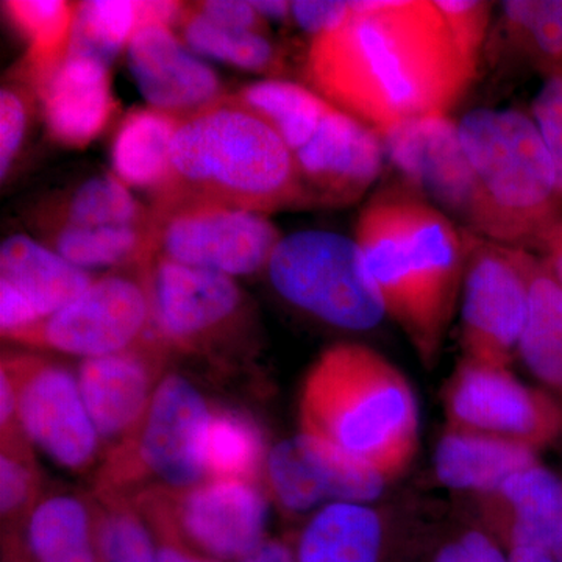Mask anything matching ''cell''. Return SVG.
<instances>
[{"label": "cell", "mask_w": 562, "mask_h": 562, "mask_svg": "<svg viewBox=\"0 0 562 562\" xmlns=\"http://www.w3.org/2000/svg\"><path fill=\"white\" fill-rule=\"evenodd\" d=\"M154 214L155 254L228 277L266 271L283 235L269 216L225 206Z\"/></svg>", "instance_id": "obj_13"}, {"label": "cell", "mask_w": 562, "mask_h": 562, "mask_svg": "<svg viewBox=\"0 0 562 562\" xmlns=\"http://www.w3.org/2000/svg\"><path fill=\"white\" fill-rule=\"evenodd\" d=\"M155 542H157L158 562H221L192 552L171 539L155 538Z\"/></svg>", "instance_id": "obj_45"}, {"label": "cell", "mask_w": 562, "mask_h": 562, "mask_svg": "<svg viewBox=\"0 0 562 562\" xmlns=\"http://www.w3.org/2000/svg\"><path fill=\"white\" fill-rule=\"evenodd\" d=\"M40 110L38 98L25 81L10 76L0 90V179H9L25 140L33 116Z\"/></svg>", "instance_id": "obj_37"}, {"label": "cell", "mask_w": 562, "mask_h": 562, "mask_svg": "<svg viewBox=\"0 0 562 562\" xmlns=\"http://www.w3.org/2000/svg\"><path fill=\"white\" fill-rule=\"evenodd\" d=\"M251 5L268 22L276 21L286 24V22L292 21V2H284V0H254Z\"/></svg>", "instance_id": "obj_46"}, {"label": "cell", "mask_w": 562, "mask_h": 562, "mask_svg": "<svg viewBox=\"0 0 562 562\" xmlns=\"http://www.w3.org/2000/svg\"><path fill=\"white\" fill-rule=\"evenodd\" d=\"M172 351L154 328L138 344L80 362L79 387L102 443V457L139 427L165 379Z\"/></svg>", "instance_id": "obj_15"}, {"label": "cell", "mask_w": 562, "mask_h": 562, "mask_svg": "<svg viewBox=\"0 0 562 562\" xmlns=\"http://www.w3.org/2000/svg\"><path fill=\"white\" fill-rule=\"evenodd\" d=\"M535 464V450L525 443L452 425L435 454L438 479L461 491L497 492L509 476Z\"/></svg>", "instance_id": "obj_24"}, {"label": "cell", "mask_w": 562, "mask_h": 562, "mask_svg": "<svg viewBox=\"0 0 562 562\" xmlns=\"http://www.w3.org/2000/svg\"><path fill=\"white\" fill-rule=\"evenodd\" d=\"M452 427L497 436L535 447L558 427L557 412L509 369L462 361L446 390Z\"/></svg>", "instance_id": "obj_17"}, {"label": "cell", "mask_w": 562, "mask_h": 562, "mask_svg": "<svg viewBox=\"0 0 562 562\" xmlns=\"http://www.w3.org/2000/svg\"><path fill=\"white\" fill-rule=\"evenodd\" d=\"M355 241L384 314L432 366L457 312L465 231L406 184L376 192L355 225Z\"/></svg>", "instance_id": "obj_2"}, {"label": "cell", "mask_w": 562, "mask_h": 562, "mask_svg": "<svg viewBox=\"0 0 562 562\" xmlns=\"http://www.w3.org/2000/svg\"><path fill=\"white\" fill-rule=\"evenodd\" d=\"M79 3L65 0H9L3 13L27 44L24 58L11 72L29 87L57 68L68 55Z\"/></svg>", "instance_id": "obj_28"}, {"label": "cell", "mask_w": 562, "mask_h": 562, "mask_svg": "<svg viewBox=\"0 0 562 562\" xmlns=\"http://www.w3.org/2000/svg\"><path fill=\"white\" fill-rule=\"evenodd\" d=\"M335 31L310 40L305 85L375 128L450 114L476 79L435 0H353Z\"/></svg>", "instance_id": "obj_1"}, {"label": "cell", "mask_w": 562, "mask_h": 562, "mask_svg": "<svg viewBox=\"0 0 562 562\" xmlns=\"http://www.w3.org/2000/svg\"><path fill=\"white\" fill-rule=\"evenodd\" d=\"M155 538L221 562H243L266 541L268 503L258 484L205 480L151 490L132 502Z\"/></svg>", "instance_id": "obj_8"}, {"label": "cell", "mask_w": 562, "mask_h": 562, "mask_svg": "<svg viewBox=\"0 0 562 562\" xmlns=\"http://www.w3.org/2000/svg\"><path fill=\"white\" fill-rule=\"evenodd\" d=\"M509 562H557L552 553L535 549V547L517 546L508 549Z\"/></svg>", "instance_id": "obj_47"}, {"label": "cell", "mask_w": 562, "mask_h": 562, "mask_svg": "<svg viewBox=\"0 0 562 562\" xmlns=\"http://www.w3.org/2000/svg\"><path fill=\"white\" fill-rule=\"evenodd\" d=\"M265 480L277 505L291 514L325 501L358 502L369 490V473L361 462L303 432L273 447Z\"/></svg>", "instance_id": "obj_20"}, {"label": "cell", "mask_w": 562, "mask_h": 562, "mask_svg": "<svg viewBox=\"0 0 562 562\" xmlns=\"http://www.w3.org/2000/svg\"><path fill=\"white\" fill-rule=\"evenodd\" d=\"M138 2L131 0H90L79 2L68 54L94 58L113 65L122 50H127L138 29Z\"/></svg>", "instance_id": "obj_34"}, {"label": "cell", "mask_w": 562, "mask_h": 562, "mask_svg": "<svg viewBox=\"0 0 562 562\" xmlns=\"http://www.w3.org/2000/svg\"><path fill=\"white\" fill-rule=\"evenodd\" d=\"M308 206L341 209L360 202L382 176V135L331 106L313 138L294 151Z\"/></svg>", "instance_id": "obj_16"}, {"label": "cell", "mask_w": 562, "mask_h": 562, "mask_svg": "<svg viewBox=\"0 0 562 562\" xmlns=\"http://www.w3.org/2000/svg\"><path fill=\"white\" fill-rule=\"evenodd\" d=\"M151 222L150 206H144L113 172L91 177L70 190L49 195L29 216L32 231L131 227Z\"/></svg>", "instance_id": "obj_25"}, {"label": "cell", "mask_w": 562, "mask_h": 562, "mask_svg": "<svg viewBox=\"0 0 562 562\" xmlns=\"http://www.w3.org/2000/svg\"><path fill=\"white\" fill-rule=\"evenodd\" d=\"M535 250L539 251V257L562 286V220L542 236Z\"/></svg>", "instance_id": "obj_43"}, {"label": "cell", "mask_w": 562, "mask_h": 562, "mask_svg": "<svg viewBox=\"0 0 562 562\" xmlns=\"http://www.w3.org/2000/svg\"><path fill=\"white\" fill-rule=\"evenodd\" d=\"M181 120L179 114L150 106L128 111L111 146L114 176L128 188L154 194L168 173L169 154Z\"/></svg>", "instance_id": "obj_27"}, {"label": "cell", "mask_w": 562, "mask_h": 562, "mask_svg": "<svg viewBox=\"0 0 562 562\" xmlns=\"http://www.w3.org/2000/svg\"><path fill=\"white\" fill-rule=\"evenodd\" d=\"M517 353L536 379L562 391V286L541 257L532 272L530 312Z\"/></svg>", "instance_id": "obj_32"}, {"label": "cell", "mask_w": 562, "mask_h": 562, "mask_svg": "<svg viewBox=\"0 0 562 562\" xmlns=\"http://www.w3.org/2000/svg\"><path fill=\"white\" fill-rule=\"evenodd\" d=\"M531 117L552 158L562 198V72L543 80L531 103Z\"/></svg>", "instance_id": "obj_39"}, {"label": "cell", "mask_w": 562, "mask_h": 562, "mask_svg": "<svg viewBox=\"0 0 562 562\" xmlns=\"http://www.w3.org/2000/svg\"><path fill=\"white\" fill-rule=\"evenodd\" d=\"M266 272L283 301L333 327L372 330L386 317L360 247L339 233L283 236Z\"/></svg>", "instance_id": "obj_7"}, {"label": "cell", "mask_w": 562, "mask_h": 562, "mask_svg": "<svg viewBox=\"0 0 562 562\" xmlns=\"http://www.w3.org/2000/svg\"><path fill=\"white\" fill-rule=\"evenodd\" d=\"M173 31L194 54L214 58L250 72L281 76L286 69L284 55L271 36L222 27L183 3Z\"/></svg>", "instance_id": "obj_31"}, {"label": "cell", "mask_w": 562, "mask_h": 562, "mask_svg": "<svg viewBox=\"0 0 562 562\" xmlns=\"http://www.w3.org/2000/svg\"><path fill=\"white\" fill-rule=\"evenodd\" d=\"M191 3L199 13L209 18L214 24L222 25V27L271 36V24L255 10L251 2H243V0H202V2Z\"/></svg>", "instance_id": "obj_40"}, {"label": "cell", "mask_w": 562, "mask_h": 562, "mask_svg": "<svg viewBox=\"0 0 562 562\" xmlns=\"http://www.w3.org/2000/svg\"><path fill=\"white\" fill-rule=\"evenodd\" d=\"M554 560H557V562H562V549L560 550V552L554 554Z\"/></svg>", "instance_id": "obj_48"}, {"label": "cell", "mask_w": 562, "mask_h": 562, "mask_svg": "<svg viewBox=\"0 0 562 562\" xmlns=\"http://www.w3.org/2000/svg\"><path fill=\"white\" fill-rule=\"evenodd\" d=\"M206 480L258 484L265 479L266 446L257 422L233 408H211L202 436Z\"/></svg>", "instance_id": "obj_30"}, {"label": "cell", "mask_w": 562, "mask_h": 562, "mask_svg": "<svg viewBox=\"0 0 562 562\" xmlns=\"http://www.w3.org/2000/svg\"><path fill=\"white\" fill-rule=\"evenodd\" d=\"M95 524L94 497L43 494L25 522L2 535L3 562H99Z\"/></svg>", "instance_id": "obj_22"}, {"label": "cell", "mask_w": 562, "mask_h": 562, "mask_svg": "<svg viewBox=\"0 0 562 562\" xmlns=\"http://www.w3.org/2000/svg\"><path fill=\"white\" fill-rule=\"evenodd\" d=\"M127 63L150 109L188 116L227 95L214 69L162 22H140L127 46Z\"/></svg>", "instance_id": "obj_19"}, {"label": "cell", "mask_w": 562, "mask_h": 562, "mask_svg": "<svg viewBox=\"0 0 562 562\" xmlns=\"http://www.w3.org/2000/svg\"><path fill=\"white\" fill-rule=\"evenodd\" d=\"M43 473L24 431L2 438L0 513L2 535L16 531L44 494Z\"/></svg>", "instance_id": "obj_35"}, {"label": "cell", "mask_w": 562, "mask_h": 562, "mask_svg": "<svg viewBox=\"0 0 562 562\" xmlns=\"http://www.w3.org/2000/svg\"><path fill=\"white\" fill-rule=\"evenodd\" d=\"M468 261L461 292L464 361L509 369L528 312L538 255L465 231Z\"/></svg>", "instance_id": "obj_9"}, {"label": "cell", "mask_w": 562, "mask_h": 562, "mask_svg": "<svg viewBox=\"0 0 562 562\" xmlns=\"http://www.w3.org/2000/svg\"><path fill=\"white\" fill-rule=\"evenodd\" d=\"M151 328L172 353L225 349L251 324V308L233 277L191 268L154 254L144 265Z\"/></svg>", "instance_id": "obj_10"}, {"label": "cell", "mask_w": 562, "mask_h": 562, "mask_svg": "<svg viewBox=\"0 0 562 562\" xmlns=\"http://www.w3.org/2000/svg\"><path fill=\"white\" fill-rule=\"evenodd\" d=\"M150 330V294L143 265L98 277L76 301L11 341L87 360L131 349Z\"/></svg>", "instance_id": "obj_11"}, {"label": "cell", "mask_w": 562, "mask_h": 562, "mask_svg": "<svg viewBox=\"0 0 562 562\" xmlns=\"http://www.w3.org/2000/svg\"><path fill=\"white\" fill-rule=\"evenodd\" d=\"M462 58L476 72L482 65L484 46L491 35L494 2L487 0H435Z\"/></svg>", "instance_id": "obj_38"}, {"label": "cell", "mask_w": 562, "mask_h": 562, "mask_svg": "<svg viewBox=\"0 0 562 562\" xmlns=\"http://www.w3.org/2000/svg\"><path fill=\"white\" fill-rule=\"evenodd\" d=\"M98 277L55 254L38 239L11 235L0 246V330L14 336L80 297Z\"/></svg>", "instance_id": "obj_18"}, {"label": "cell", "mask_w": 562, "mask_h": 562, "mask_svg": "<svg viewBox=\"0 0 562 562\" xmlns=\"http://www.w3.org/2000/svg\"><path fill=\"white\" fill-rule=\"evenodd\" d=\"M503 50L541 74L562 72V0H508L497 24Z\"/></svg>", "instance_id": "obj_29"}, {"label": "cell", "mask_w": 562, "mask_h": 562, "mask_svg": "<svg viewBox=\"0 0 562 562\" xmlns=\"http://www.w3.org/2000/svg\"><path fill=\"white\" fill-rule=\"evenodd\" d=\"M495 530L508 549L535 547L553 557L562 549V482L535 464L495 492Z\"/></svg>", "instance_id": "obj_23"}, {"label": "cell", "mask_w": 562, "mask_h": 562, "mask_svg": "<svg viewBox=\"0 0 562 562\" xmlns=\"http://www.w3.org/2000/svg\"><path fill=\"white\" fill-rule=\"evenodd\" d=\"M432 562H509L494 539L480 531H469L447 543Z\"/></svg>", "instance_id": "obj_42"}, {"label": "cell", "mask_w": 562, "mask_h": 562, "mask_svg": "<svg viewBox=\"0 0 562 562\" xmlns=\"http://www.w3.org/2000/svg\"><path fill=\"white\" fill-rule=\"evenodd\" d=\"M458 133L476 181L472 233L531 250L562 220L552 158L530 114L475 109L458 120Z\"/></svg>", "instance_id": "obj_5"}, {"label": "cell", "mask_w": 562, "mask_h": 562, "mask_svg": "<svg viewBox=\"0 0 562 562\" xmlns=\"http://www.w3.org/2000/svg\"><path fill=\"white\" fill-rule=\"evenodd\" d=\"M383 528L362 503H331L314 514L295 549L297 562H380Z\"/></svg>", "instance_id": "obj_26"}, {"label": "cell", "mask_w": 562, "mask_h": 562, "mask_svg": "<svg viewBox=\"0 0 562 562\" xmlns=\"http://www.w3.org/2000/svg\"><path fill=\"white\" fill-rule=\"evenodd\" d=\"M0 373L13 387L29 441L68 471H90L102 458V443L72 372L50 358L9 351Z\"/></svg>", "instance_id": "obj_12"}, {"label": "cell", "mask_w": 562, "mask_h": 562, "mask_svg": "<svg viewBox=\"0 0 562 562\" xmlns=\"http://www.w3.org/2000/svg\"><path fill=\"white\" fill-rule=\"evenodd\" d=\"M243 562H297L295 549L280 539H266L257 552Z\"/></svg>", "instance_id": "obj_44"}, {"label": "cell", "mask_w": 562, "mask_h": 562, "mask_svg": "<svg viewBox=\"0 0 562 562\" xmlns=\"http://www.w3.org/2000/svg\"><path fill=\"white\" fill-rule=\"evenodd\" d=\"M210 413L190 380L165 375L139 427L101 458L92 497L132 503L147 491L187 490L205 482L201 446Z\"/></svg>", "instance_id": "obj_6"}, {"label": "cell", "mask_w": 562, "mask_h": 562, "mask_svg": "<svg viewBox=\"0 0 562 562\" xmlns=\"http://www.w3.org/2000/svg\"><path fill=\"white\" fill-rule=\"evenodd\" d=\"M386 160L406 187L472 232L476 217V181L462 147L458 121L430 114L395 125L382 135Z\"/></svg>", "instance_id": "obj_14"}, {"label": "cell", "mask_w": 562, "mask_h": 562, "mask_svg": "<svg viewBox=\"0 0 562 562\" xmlns=\"http://www.w3.org/2000/svg\"><path fill=\"white\" fill-rule=\"evenodd\" d=\"M33 91L47 135L68 149L90 146L120 110L109 66L80 55H66Z\"/></svg>", "instance_id": "obj_21"}, {"label": "cell", "mask_w": 562, "mask_h": 562, "mask_svg": "<svg viewBox=\"0 0 562 562\" xmlns=\"http://www.w3.org/2000/svg\"><path fill=\"white\" fill-rule=\"evenodd\" d=\"M233 95L268 122L292 154L313 138L333 106L306 85L283 79L255 81Z\"/></svg>", "instance_id": "obj_33"}, {"label": "cell", "mask_w": 562, "mask_h": 562, "mask_svg": "<svg viewBox=\"0 0 562 562\" xmlns=\"http://www.w3.org/2000/svg\"><path fill=\"white\" fill-rule=\"evenodd\" d=\"M98 503L99 562H158L157 542L135 506L122 501Z\"/></svg>", "instance_id": "obj_36"}, {"label": "cell", "mask_w": 562, "mask_h": 562, "mask_svg": "<svg viewBox=\"0 0 562 562\" xmlns=\"http://www.w3.org/2000/svg\"><path fill=\"white\" fill-rule=\"evenodd\" d=\"M350 2L336 0H297L292 2V21L308 33L310 40L335 31L350 16Z\"/></svg>", "instance_id": "obj_41"}, {"label": "cell", "mask_w": 562, "mask_h": 562, "mask_svg": "<svg viewBox=\"0 0 562 562\" xmlns=\"http://www.w3.org/2000/svg\"><path fill=\"white\" fill-rule=\"evenodd\" d=\"M301 432L364 462L386 482L412 464L419 408L412 384L379 351L341 342L313 362L299 401Z\"/></svg>", "instance_id": "obj_4"}, {"label": "cell", "mask_w": 562, "mask_h": 562, "mask_svg": "<svg viewBox=\"0 0 562 562\" xmlns=\"http://www.w3.org/2000/svg\"><path fill=\"white\" fill-rule=\"evenodd\" d=\"M151 213L225 206L269 214L308 206L294 154L233 94L183 116Z\"/></svg>", "instance_id": "obj_3"}]
</instances>
